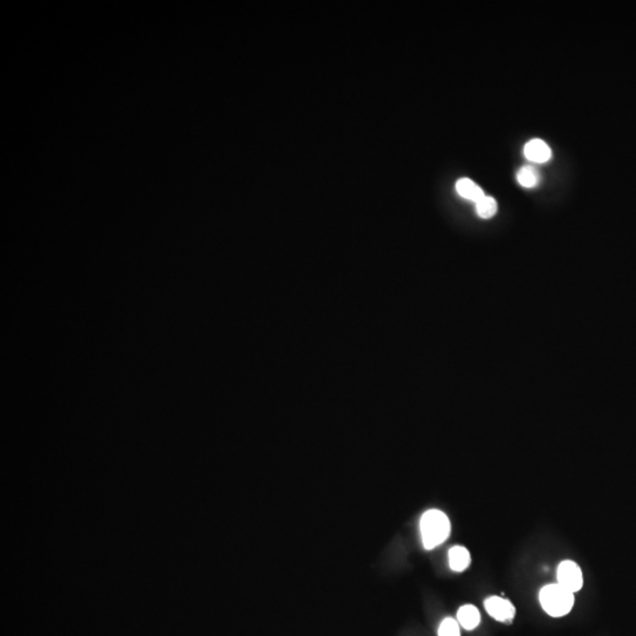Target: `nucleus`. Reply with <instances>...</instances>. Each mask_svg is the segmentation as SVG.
<instances>
[{
	"instance_id": "11",
	"label": "nucleus",
	"mask_w": 636,
	"mask_h": 636,
	"mask_svg": "<svg viewBox=\"0 0 636 636\" xmlns=\"http://www.w3.org/2000/svg\"><path fill=\"white\" fill-rule=\"evenodd\" d=\"M438 636H461L460 623L451 618L444 619L438 628Z\"/></svg>"
},
{
	"instance_id": "10",
	"label": "nucleus",
	"mask_w": 636,
	"mask_h": 636,
	"mask_svg": "<svg viewBox=\"0 0 636 636\" xmlns=\"http://www.w3.org/2000/svg\"><path fill=\"white\" fill-rule=\"evenodd\" d=\"M476 211L481 218L489 220L497 212V203L492 197L485 196L476 203Z\"/></svg>"
},
{
	"instance_id": "6",
	"label": "nucleus",
	"mask_w": 636,
	"mask_h": 636,
	"mask_svg": "<svg viewBox=\"0 0 636 636\" xmlns=\"http://www.w3.org/2000/svg\"><path fill=\"white\" fill-rule=\"evenodd\" d=\"M448 557H449V566L451 569L458 571V573L465 571L470 564V553L468 551L467 548L462 547V546H455L451 548L448 554Z\"/></svg>"
},
{
	"instance_id": "8",
	"label": "nucleus",
	"mask_w": 636,
	"mask_h": 636,
	"mask_svg": "<svg viewBox=\"0 0 636 636\" xmlns=\"http://www.w3.org/2000/svg\"><path fill=\"white\" fill-rule=\"evenodd\" d=\"M456 190L460 196L465 200H473L475 203H478V200H481L485 196L483 190L469 178L460 179L456 183Z\"/></svg>"
},
{
	"instance_id": "4",
	"label": "nucleus",
	"mask_w": 636,
	"mask_h": 636,
	"mask_svg": "<svg viewBox=\"0 0 636 636\" xmlns=\"http://www.w3.org/2000/svg\"><path fill=\"white\" fill-rule=\"evenodd\" d=\"M485 608L492 619L500 622H510L515 616V607L512 602L500 596H492L485 601Z\"/></svg>"
},
{
	"instance_id": "7",
	"label": "nucleus",
	"mask_w": 636,
	"mask_h": 636,
	"mask_svg": "<svg viewBox=\"0 0 636 636\" xmlns=\"http://www.w3.org/2000/svg\"><path fill=\"white\" fill-rule=\"evenodd\" d=\"M480 621H481V614L475 605H465L458 609V622L465 630H475L480 625Z\"/></svg>"
},
{
	"instance_id": "3",
	"label": "nucleus",
	"mask_w": 636,
	"mask_h": 636,
	"mask_svg": "<svg viewBox=\"0 0 636 636\" xmlns=\"http://www.w3.org/2000/svg\"><path fill=\"white\" fill-rule=\"evenodd\" d=\"M557 583L569 592L578 593L583 586L581 568L574 561H564L557 568Z\"/></svg>"
},
{
	"instance_id": "9",
	"label": "nucleus",
	"mask_w": 636,
	"mask_h": 636,
	"mask_svg": "<svg viewBox=\"0 0 636 636\" xmlns=\"http://www.w3.org/2000/svg\"><path fill=\"white\" fill-rule=\"evenodd\" d=\"M539 180H540V175H539V171H537L535 166H523L517 172V182L523 188H527V189L535 188L539 184Z\"/></svg>"
},
{
	"instance_id": "2",
	"label": "nucleus",
	"mask_w": 636,
	"mask_h": 636,
	"mask_svg": "<svg viewBox=\"0 0 636 636\" xmlns=\"http://www.w3.org/2000/svg\"><path fill=\"white\" fill-rule=\"evenodd\" d=\"M540 602L548 615L562 618L569 614L574 607V593L569 592L559 583H553L541 589Z\"/></svg>"
},
{
	"instance_id": "1",
	"label": "nucleus",
	"mask_w": 636,
	"mask_h": 636,
	"mask_svg": "<svg viewBox=\"0 0 636 636\" xmlns=\"http://www.w3.org/2000/svg\"><path fill=\"white\" fill-rule=\"evenodd\" d=\"M451 521L443 512L431 509L424 512L420 522L424 548L430 551L443 544L451 534Z\"/></svg>"
},
{
	"instance_id": "5",
	"label": "nucleus",
	"mask_w": 636,
	"mask_h": 636,
	"mask_svg": "<svg viewBox=\"0 0 636 636\" xmlns=\"http://www.w3.org/2000/svg\"><path fill=\"white\" fill-rule=\"evenodd\" d=\"M524 156L528 161L537 164H542L551 159V150L546 143L541 139H532L524 146Z\"/></svg>"
}]
</instances>
